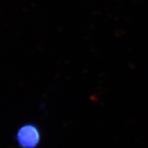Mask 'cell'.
I'll return each mask as SVG.
<instances>
[{
	"instance_id": "obj_1",
	"label": "cell",
	"mask_w": 148,
	"mask_h": 148,
	"mask_svg": "<svg viewBox=\"0 0 148 148\" xmlns=\"http://www.w3.org/2000/svg\"><path fill=\"white\" fill-rule=\"evenodd\" d=\"M15 140L20 148H37L41 142L40 129L33 123H27L18 127Z\"/></svg>"
}]
</instances>
